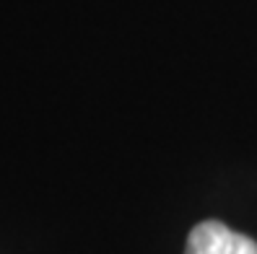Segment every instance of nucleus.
Listing matches in <instances>:
<instances>
[{"mask_svg":"<svg viewBox=\"0 0 257 254\" xmlns=\"http://www.w3.org/2000/svg\"><path fill=\"white\" fill-rule=\"evenodd\" d=\"M185 254H257V241L221 220H203L190 231Z\"/></svg>","mask_w":257,"mask_h":254,"instance_id":"1","label":"nucleus"}]
</instances>
